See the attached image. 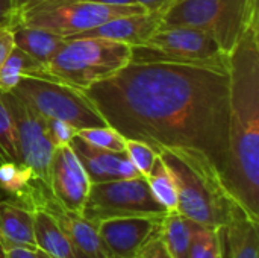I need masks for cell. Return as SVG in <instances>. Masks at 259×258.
Masks as SVG:
<instances>
[{"label":"cell","mask_w":259,"mask_h":258,"mask_svg":"<svg viewBox=\"0 0 259 258\" xmlns=\"http://www.w3.org/2000/svg\"><path fill=\"white\" fill-rule=\"evenodd\" d=\"M83 93L124 138L146 141L155 151L196 149L222 179L228 161L229 67L131 61Z\"/></svg>","instance_id":"obj_1"},{"label":"cell","mask_w":259,"mask_h":258,"mask_svg":"<svg viewBox=\"0 0 259 258\" xmlns=\"http://www.w3.org/2000/svg\"><path fill=\"white\" fill-rule=\"evenodd\" d=\"M259 17L229 55L228 161L222 182L234 201L259 220Z\"/></svg>","instance_id":"obj_2"},{"label":"cell","mask_w":259,"mask_h":258,"mask_svg":"<svg viewBox=\"0 0 259 258\" xmlns=\"http://www.w3.org/2000/svg\"><path fill=\"white\" fill-rule=\"evenodd\" d=\"M156 152L175 178L179 214L217 230L244 211L202 152L190 148H158Z\"/></svg>","instance_id":"obj_3"},{"label":"cell","mask_w":259,"mask_h":258,"mask_svg":"<svg viewBox=\"0 0 259 258\" xmlns=\"http://www.w3.org/2000/svg\"><path fill=\"white\" fill-rule=\"evenodd\" d=\"M132 59V46L103 38H71L47 64L52 79L87 90L121 70Z\"/></svg>","instance_id":"obj_4"},{"label":"cell","mask_w":259,"mask_h":258,"mask_svg":"<svg viewBox=\"0 0 259 258\" xmlns=\"http://www.w3.org/2000/svg\"><path fill=\"white\" fill-rule=\"evenodd\" d=\"M258 17V0H175L164 12L161 26L203 30L229 56L246 27Z\"/></svg>","instance_id":"obj_5"},{"label":"cell","mask_w":259,"mask_h":258,"mask_svg":"<svg viewBox=\"0 0 259 258\" xmlns=\"http://www.w3.org/2000/svg\"><path fill=\"white\" fill-rule=\"evenodd\" d=\"M143 11L146 9L140 5L112 6L90 0H15V26L42 29L68 38L112 18Z\"/></svg>","instance_id":"obj_6"},{"label":"cell","mask_w":259,"mask_h":258,"mask_svg":"<svg viewBox=\"0 0 259 258\" xmlns=\"http://www.w3.org/2000/svg\"><path fill=\"white\" fill-rule=\"evenodd\" d=\"M11 93L42 117L67 122L77 131L106 126L105 119L82 90L56 79L26 76Z\"/></svg>","instance_id":"obj_7"},{"label":"cell","mask_w":259,"mask_h":258,"mask_svg":"<svg viewBox=\"0 0 259 258\" xmlns=\"http://www.w3.org/2000/svg\"><path fill=\"white\" fill-rule=\"evenodd\" d=\"M131 61H170L229 67V56L206 32L187 26H161L146 43L132 46Z\"/></svg>","instance_id":"obj_8"},{"label":"cell","mask_w":259,"mask_h":258,"mask_svg":"<svg viewBox=\"0 0 259 258\" xmlns=\"http://www.w3.org/2000/svg\"><path fill=\"white\" fill-rule=\"evenodd\" d=\"M168 211L155 199L144 176L91 184L80 214L99 224L132 216H165Z\"/></svg>","instance_id":"obj_9"},{"label":"cell","mask_w":259,"mask_h":258,"mask_svg":"<svg viewBox=\"0 0 259 258\" xmlns=\"http://www.w3.org/2000/svg\"><path fill=\"white\" fill-rule=\"evenodd\" d=\"M12 119L20 163L50 189V163L55 148L47 135L46 119L14 93H0Z\"/></svg>","instance_id":"obj_10"},{"label":"cell","mask_w":259,"mask_h":258,"mask_svg":"<svg viewBox=\"0 0 259 258\" xmlns=\"http://www.w3.org/2000/svg\"><path fill=\"white\" fill-rule=\"evenodd\" d=\"M164 216H132L97 224L100 239L111 258H135L138 251L159 236Z\"/></svg>","instance_id":"obj_11"},{"label":"cell","mask_w":259,"mask_h":258,"mask_svg":"<svg viewBox=\"0 0 259 258\" xmlns=\"http://www.w3.org/2000/svg\"><path fill=\"white\" fill-rule=\"evenodd\" d=\"M91 182L71 146L56 148L50 163V192L67 211L80 213Z\"/></svg>","instance_id":"obj_12"},{"label":"cell","mask_w":259,"mask_h":258,"mask_svg":"<svg viewBox=\"0 0 259 258\" xmlns=\"http://www.w3.org/2000/svg\"><path fill=\"white\" fill-rule=\"evenodd\" d=\"M70 146L87 172L91 184L141 176L124 152L94 148L77 135L73 137Z\"/></svg>","instance_id":"obj_13"},{"label":"cell","mask_w":259,"mask_h":258,"mask_svg":"<svg viewBox=\"0 0 259 258\" xmlns=\"http://www.w3.org/2000/svg\"><path fill=\"white\" fill-rule=\"evenodd\" d=\"M165 11H143L138 14H131L124 17L112 18L100 26H96L82 33L71 35V38H103L117 43H124L129 46H140L161 27L162 17Z\"/></svg>","instance_id":"obj_14"},{"label":"cell","mask_w":259,"mask_h":258,"mask_svg":"<svg viewBox=\"0 0 259 258\" xmlns=\"http://www.w3.org/2000/svg\"><path fill=\"white\" fill-rule=\"evenodd\" d=\"M220 258H259V220L241 211L217 228Z\"/></svg>","instance_id":"obj_15"},{"label":"cell","mask_w":259,"mask_h":258,"mask_svg":"<svg viewBox=\"0 0 259 258\" xmlns=\"http://www.w3.org/2000/svg\"><path fill=\"white\" fill-rule=\"evenodd\" d=\"M59 227L67 233L74 246L87 258H111L97 230V224L85 219L80 213L64 210L56 201H52L46 208Z\"/></svg>","instance_id":"obj_16"},{"label":"cell","mask_w":259,"mask_h":258,"mask_svg":"<svg viewBox=\"0 0 259 258\" xmlns=\"http://www.w3.org/2000/svg\"><path fill=\"white\" fill-rule=\"evenodd\" d=\"M35 211L8 199L0 201V251L38 248L35 240Z\"/></svg>","instance_id":"obj_17"},{"label":"cell","mask_w":259,"mask_h":258,"mask_svg":"<svg viewBox=\"0 0 259 258\" xmlns=\"http://www.w3.org/2000/svg\"><path fill=\"white\" fill-rule=\"evenodd\" d=\"M33 227L36 246L47 255L52 258H87L46 210H35Z\"/></svg>","instance_id":"obj_18"},{"label":"cell","mask_w":259,"mask_h":258,"mask_svg":"<svg viewBox=\"0 0 259 258\" xmlns=\"http://www.w3.org/2000/svg\"><path fill=\"white\" fill-rule=\"evenodd\" d=\"M12 41L15 47L47 67L50 59L64 46L65 38L42 29L15 26L12 29Z\"/></svg>","instance_id":"obj_19"},{"label":"cell","mask_w":259,"mask_h":258,"mask_svg":"<svg viewBox=\"0 0 259 258\" xmlns=\"http://www.w3.org/2000/svg\"><path fill=\"white\" fill-rule=\"evenodd\" d=\"M26 76L50 78L44 64L35 61L27 53L12 46L6 59L0 65V93H11Z\"/></svg>","instance_id":"obj_20"},{"label":"cell","mask_w":259,"mask_h":258,"mask_svg":"<svg viewBox=\"0 0 259 258\" xmlns=\"http://www.w3.org/2000/svg\"><path fill=\"white\" fill-rule=\"evenodd\" d=\"M196 227L197 222L179 214L178 211H170L164 216L159 237L171 257L190 258V246Z\"/></svg>","instance_id":"obj_21"},{"label":"cell","mask_w":259,"mask_h":258,"mask_svg":"<svg viewBox=\"0 0 259 258\" xmlns=\"http://www.w3.org/2000/svg\"><path fill=\"white\" fill-rule=\"evenodd\" d=\"M152 195L155 199L170 213L176 211L178 208V190L175 184V178L167 167V164L162 161V158L158 155L150 172L144 176Z\"/></svg>","instance_id":"obj_22"},{"label":"cell","mask_w":259,"mask_h":258,"mask_svg":"<svg viewBox=\"0 0 259 258\" xmlns=\"http://www.w3.org/2000/svg\"><path fill=\"white\" fill-rule=\"evenodd\" d=\"M76 135L94 148H100L112 152H124V137L112 126L106 125L99 128L79 129Z\"/></svg>","instance_id":"obj_23"},{"label":"cell","mask_w":259,"mask_h":258,"mask_svg":"<svg viewBox=\"0 0 259 258\" xmlns=\"http://www.w3.org/2000/svg\"><path fill=\"white\" fill-rule=\"evenodd\" d=\"M190 258H220L217 230L197 224L191 239Z\"/></svg>","instance_id":"obj_24"},{"label":"cell","mask_w":259,"mask_h":258,"mask_svg":"<svg viewBox=\"0 0 259 258\" xmlns=\"http://www.w3.org/2000/svg\"><path fill=\"white\" fill-rule=\"evenodd\" d=\"M5 161L20 163L12 119L0 96V164Z\"/></svg>","instance_id":"obj_25"},{"label":"cell","mask_w":259,"mask_h":258,"mask_svg":"<svg viewBox=\"0 0 259 258\" xmlns=\"http://www.w3.org/2000/svg\"><path fill=\"white\" fill-rule=\"evenodd\" d=\"M124 154L141 176H146L150 172L158 157V152L149 143L134 138H124Z\"/></svg>","instance_id":"obj_26"},{"label":"cell","mask_w":259,"mask_h":258,"mask_svg":"<svg viewBox=\"0 0 259 258\" xmlns=\"http://www.w3.org/2000/svg\"><path fill=\"white\" fill-rule=\"evenodd\" d=\"M46 128H47V135L55 149L68 146L73 137L77 134V129L74 126L58 119H46Z\"/></svg>","instance_id":"obj_27"},{"label":"cell","mask_w":259,"mask_h":258,"mask_svg":"<svg viewBox=\"0 0 259 258\" xmlns=\"http://www.w3.org/2000/svg\"><path fill=\"white\" fill-rule=\"evenodd\" d=\"M135 258H173L171 254L167 251V248L164 246L162 240L159 236L150 239L137 254Z\"/></svg>","instance_id":"obj_28"},{"label":"cell","mask_w":259,"mask_h":258,"mask_svg":"<svg viewBox=\"0 0 259 258\" xmlns=\"http://www.w3.org/2000/svg\"><path fill=\"white\" fill-rule=\"evenodd\" d=\"M15 23V0H0V27H8L12 30Z\"/></svg>","instance_id":"obj_29"},{"label":"cell","mask_w":259,"mask_h":258,"mask_svg":"<svg viewBox=\"0 0 259 258\" xmlns=\"http://www.w3.org/2000/svg\"><path fill=\"white\" fill-rule=\"evenodd\" d=\"M2 254L3 258H52L39 248H14Z\"/></svg>","instance_id":"obj_30"},{"label":"cell","mask_w":259,"mask_h":258,"mask_svg":"<svg viewBox=\"0 0 259 258\" xmlns=\"http://www.w3.org/2000/svg\"><path fill=\"white\" fill-rule=\"evenodd\" d=\"M12 46H14L12 30L8 29V27H0V65L6 59V56L11 52Z\"/></svg>","instance_id":"obj_31"},{"label":"cell","mask_w":259,"mask_h":258,"mask_svg":"<svg viewBox=\"0 0 259 258\" xmlns=\"http://www.w3.org/2000/svg\"><path fill=\"white\" fill-rule=\"evenodd\" d=\"M173 2L175 0H135V3L146 11H167Z\"/></svg>","instance_id":"obj_32"},{"label":"cell","mask_w":259,"mask_h":258,"mask_svg":"<svg viewBox=\"0 0 259 258\" xmlns=\"http://www.w3.org/2000/svg\"><path fill=\"white\" fill-rule=\"evenodd\" d=\"M96 3H103V5H112V6H129V5H137L135 0H90Z\"/></svg>","instance_id":"obj_33"}]
</instances>
